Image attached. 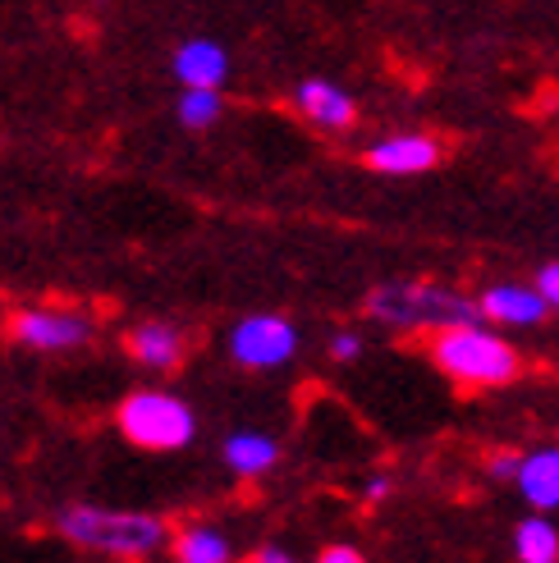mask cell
Masks as SVG:
<instances>
[{"label":"cell","instance_id":"9a60e30c","mask_svg":"<svg viewBox=\"0 0 559 563\" xmlns=\"http://www.w3.org/2000/svg\"><path fill=\"white\" fill-rule=\"evenodd\" d=\"M514 554L518 563H559V527L541 514L523 518L514 527Z\"/></svg>","mask_w":559,"mask_h":563},{"label":"cell","instance_id":"7c38bea8","mask_svg":"<svg viewBox=\"0 0 559 563\" xmlns=\"http://www.w3.org/2000/svg\"><path fill=\"white\" fill-rule=\"evenodd\" d=\"M514 486H518V495L533 504L537 514L559 509V444H546V449L523 454V467H518Z\"/></svg>","mask_w":559,"mask_h":563},{"label":"cell","instance_id":"44dd1931","mask_svg":"<svg viewBox=\"0 0 559 563\" xmlns=\"http://www.w3.org/2000/svg\"><path fill=\"white\" fill-rule=\"evenodd\" d=\"M317 563H368V559H362V550H353V545H326L317 554Z\"/></svg>","mask_w":559,"mask_h":563},{"label":"cell","instance_id":"9c48e42d","mask_svg":"<svg viewBox=\"0 0 559 563\" xmlns=\"http://www.w3.org/2000/svg\"><path fill=\"white\" fill-rule=\"evenodd\" d=\"M294 106L303 120H313L317 129H335V133L358 120V101L330 78H303L294 88Z\"/></svg>","mask_w":559,"mask_h":563},{"label":"cell","instance_id":"e0dca14e","mask_svg":"<svg viewBox=\"0 0 559 563\" xmlns=\"http://www.w3.org/2000/svg\"><path fill=\"white\" fill-rule=\"evenodd\" d=\"M518 467H523V454H514V449H495L486 459V472L495 482H518Z\"/></svg>","mask_w":559,"mask_h":563},{"label":"cell","instance_id":"2e32d148","mask_svg":"<svg viewBox=\"0 0 559 563\" xmlns=\"http://www.w3.org/2000/svg\"><path fill=\"white\" fill-rule=\"evenodd\" d=\"M175 115L184 129H211L226 115V88H184L175 101Z\"/></svg>","mask_w":559,"mask_h":563},{"label":"cell","instance_id":"277c9868","mask_svg":"<svg viewBox=\"0 0 559 563\" xmlns=\"http://www.w3.org/2000/svg\"><path fill=\"white\" fill-rule=\"evenodd\" d=\"M116 427L133 449L175 454V449L198 440V412L171 389H133L116 408Z\"/></svg>","mask_w":559,"mask_h":563},{"label":"cell","instance_id":"4fadbf2b","mask_svg":"<svg viewBox=\"0 0 559 563\" xmlns=\"http://www.w3.org/2000/svg\"><path fill=\"white\" fill-rule=\"evenodd\" d=\"M220 459L243 482H257V476H266L280 463V444L266 431H230L226 444H220Z\"/></svg>","mask_w":559,"mask_h":563},{"label":"cell","instance_id":"ba28073f","mask_svg":"<svg viewBox=\"0 0 559 563\" xmlns=\"http://www.w3.org/2000/svg\"><path fill=\"white\" fill-rule=\"evenodd\" d=\"M129 357L147 372H175L188 353V334L175 321H138L124 340Z\"/></svg>","mask_w":559,"mask_h":563},{"label":"cell","instance_id":"5b68a950","mask_svg":"<svg viewBox=\"0 0 559 563\" xmlns=\"http://www.w3.org/2000/svg\"><path fill=\"white\" fill-rule=\"evenodd\" d=\"M226 349L243 372H275L298 353V325L280 312H253L234 321Z\"/></svg>","mask_w":559,"mask_h":563},{"label":"cell","instance_id":"d6986e66","mask_svg":"<svg viewBox=\"0 0 559 563\" xmlns=\"http://www.w3.org/2000/svg\"><path fill=\"white\" fill-rule=\"evenodd\" d=\"M537 289L550 302V312H559V262H550V266L537 271Z\"/></svg>","mask_w":559,"mask_h":563},{"label":"cell","instance_id":"3957f363","mask_svg":"<svg viewBox=\"0 0 559 563\" xmlns=\"http://www.w3.org/2000/svg\"><path fill=\"white\" fill-rule=\"evenodd\" d=\"M431 362L468 389H495L509 385L523 372V357L509 340H500L486 325H454L431 334Z\"/></svg>","mask_w":559,"mask_h":563},{"label":"cell","instance_id":"8992f818","mask_svg":"<svg viewBox=\"0 0 559 563\" xmlns=\"http://www.w3.org/2000/svg\"><path fill=\"white\" fill-rule=\"evenodd\" d=\"M6 330L14 344L33 353H69L92 340V321L69 307H19Z\"/></svg>","mask_w":559,"mask_h":563},{"label":"cell","instance_id":"7402d4cb","mask_svg":"<svg viewBox=\"0 0 559 563\" xmlns=\"http://www.w3.org/2000/svg\"><path fill=\"white\" fill-rule=\"evenodd\" d=\"M243 563H298V559L289 550H280V545H257Z\"/></svg>","mask_w":559,"mask_h":563},{"label":"cell","instance_id":"6da1fadb","mask_svg":"<svg viewBox=\"0 0 559 563\" xmlns=\"http://www.w3.org/2000/svg\"><path fill=\"white\" fill-rule=\"evenodd\" d=\"M55 531L65 541L97 550L110 559H152L171 527H165L156 514H133V509H97V504H65L55 514Z\"/></svg>","mask_w":559,"mask_h":563},{"label":"cell","instance_id":"5bb4252c","mask_svg":"<svg viewBox=\"0 0 559 563\" xmlns=\"http://www.w3.org/2000/svg\"><path fill=\"white\" fill-rule=\"evenodd\" d=\"M171 554L175 563H234V550L226 541L220 527H207V522H188L171 537Z\"/></svg>","mask_w":559,"mask_h":563},{"label":"cell","instance_id":"7a4b0ae2","mask_svg":"<svg viewBox=\"0 0 559 563\" xmlns=\"http://www.w3.org/2000/svg\"><path fill=\"white\" fill-rule=\"evenodd\" d=\"M368 317L390 330H454V325H482V302L463 298L459 289L445 285H381L368 298Z\"/></svg>","mask_w":559,"mask_h":563},{"label":"cell","instance_id":"ac0fdd59","mask_svg":"<svg viewBox=\"0 0 559 563\" xmlns=\"http://www.w3.org/2000/svg\"><path fill=\"white\" fill-rule=\"evenodd\" d=\"M330 357L335 362H358L362 357V334L358 330H335L330 334Z\"/></svg>","mask_w":559,"mask_h":563},{"label":"cell","instance_id":"ffe728a7","mask_svg":"<svg viewBox=\"0 0 559 563\" xmlns=\"http://www.w3.org/2000/svg\"><path fill=\"white\" fill-rule=\"evenodd\" d=\"M390 490H395V482H390L385 472H376V476H368V486H362V499L381 504V499H390Z\"/></svg>","mask_w":559,"mask_h":563},{"label":"cell","instance_id":"52a82bcc","mask_svg":"<svg viewBox=\"0 0 559 563\" xmlns=\"http://www.w3.org/2000/svg\"><path fill=\"white\" fill-rule=\"evenodd\" d=\"M440 161V143L431 133H390L368 147V165L376 175H423Z\"/></svg>","mask_w":559,"mask_h":563},{"label":"cell","instance_id":"30bf717a","mask_svg":"<svg viewBox=\"0 0 559 563\" xmlns=\"http://www.w3.org/2000/svg\"><path fill=\"white\" fill-rule=\"evenodd\" d=\"M171 74L179 78V88H226L230 78V51L211 37H188L171 55Z\"/></svg>","mask_w":559,"mask_h":563},{"label":"cell","instance_id":"8fae6325","mask_svg":"<svg viewBox=\"0 0 559 563\" xmlns=\"http://www.w3.org/2000/svg\"><path fill=\"white\" fill-rule=\"evenodd\" d=\"M478 302H482V317L495 325H537L550 312V302L541 298L537 285L533 289L527 285H491Z\"/></svg>","mask_w":559,"mask_h":563}]
</instances>
